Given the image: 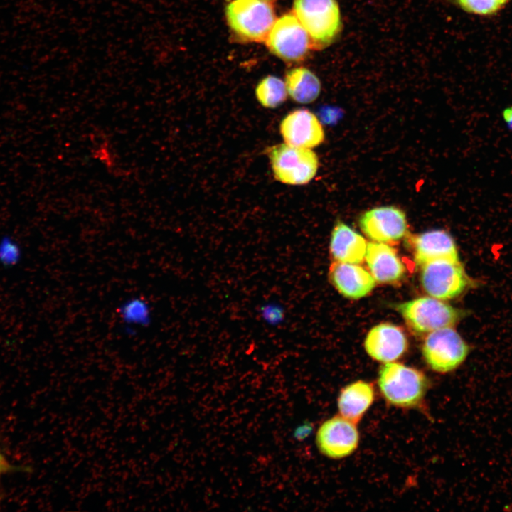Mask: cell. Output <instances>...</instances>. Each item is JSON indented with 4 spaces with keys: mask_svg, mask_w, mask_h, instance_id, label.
Here are the masks:
<instances>
[{
    "mask_svg": "<svg viewBox=\"0 0 512 512\" xmlns=\"http://www.w3.org/2000/svg\"><path fill=\"white\" fill-rule=\"evenodd\" d=\"M378 385L388 403L409 408L421 403L430 383L423 372L393 361L385 363L380 367Z\"/></svg>",
    "mask_w": 512,
    "mask_h": 512,
    "instance_id": "cell-1",
    "label": "cell"
},
{
    "mask_svg": "<svg viewBox=\"0 0 512 512\" xmlns=\"http://www.w3.org/2000/svg\"><path fill=\"white\" fill-rule=\"evenodd\" d=\"M293 11L306 31L312 48L329 46L341 31V14L336 0H294Z\"/></svg>",
    "mask_w": 512,
    "mask_h": 512,
    "instance_id": "cell-2",
    "label": "cell"
},
{
    "mask_svg": "<svg viewBox=\"0 0 512 512\" xmlns=\"http://www.w3.org/2000/svg\"><path fill=\"white\" fill-rule=\"evenodd\" d=\"M225 17L233 34L245 42L265 41L276 21L266 0H232L225 7Z\"/></svg>",
    "mask_w": 512,
    "mask_h": 512,
    "instance_id": "cell-3",
    "label": "cell"
},
{
    "mask_svg": "<svg viewBox=\"0 0 512 512\" xmlns=\"http://www.w3.org/2000/svg\"><path fill=\"white\" fill-rule=\"evenodd\" d=\"M395 308L417 334H429L453 327L466 314L462 310L434 297L417 298L397 304Z\"/></svg>",
    "mask_w": 512,
    "mask_h": 512,
    "instance_id": "cell-4",
    "label": "cell"
},
{
    "mask_svg": "<svg viewBox=\"0 0 512 512\" xmlns=\"http://www.w3.org/2000/svg\"><path fill=\"white\" fill-rule=\"evenodd\" d=\"M271 168L278 181L288 185H304L316 176L319 158L311 149L279 144L267 149Z\"/></svg>",
    "mask_w": 512,
    "mask_h": 512,
    "instance_id": "cell-5",
    "label": "cell"
},
{
    "mask_svg": "<svg viewBox=\"0 0 512 512\" xmlns=\"http://www.w3.org/2000/svg\"><path fill=\"white\" fill-rule=\"evenodd\" d=\"M422 352L432 370L447 373L463 363L469 353V347L453 327H447L429 333Z\"/></svg>",
    "mask_w": 512,
    "mask_h": 512,
    "instance_id": "cell-6",
    "label": "cell"
},
{
    "mask_svg": "<svg viewBox=\"0 0 512 512\" xmlns=\"http://www.w3.org/2000/svg\"><path fill=\"white\" fill-rule=\"evenodd\" d=\"M420 267L422 287L432 297L451 299L474 285L460 261L439 260Z\"/></svg>",
    "mask_w": 512,
    "mask_h": 512,
    "instance_id": "cell-7",
    "label": "cell"
},
{
    "mask_svg": "<svg viewBox=\"0 0 512 512\" xmlns=\"http://www.w3.org/2000/svg\"><path fill=\"white\" fill-rule=\"evenodd\" d=\"M265 42L273 55L286 62L304 60L312 48L306 31L294 13L276 19Z\"/></svg>",
    "mask_w": 512,
    "mask_h": 512,
    "instance_id": "cell-8",
    "label": "cell"
},
{
    "mask_svg": "<svg viewBox=\"0 0 512 512\" xmlns=\"http://www.w3.org/2000/svg\"><path fill=\"white\" fill-rule=\"evenodd\" d=\"M358 224L368 238L378 242H395L407 233L406 215L395 206L375 207L364 212Z\"/></svg>",
    "mask_w": 512,
    "mask_h": 512,
    "instance_id": "cell-9",
    "label": "cell"
},
{
    "mask_svg": "<svg viewBox=\"0 0 512 512\" xmlns=\"http://www.w3.org/2000/svg\"><path fill=\"white\" fill-rule=\"evenodd\" d=\"M316 442L320 452L338 459L351 455L358 447L359 432L356 424L343 416H334L319 427Z\"/></svg>",
    "mask_w": 512,
    "mask_h": 512,
    "instance_id": "cell-10",
    "label": "cell"
},
{
    "mask_svg": "<svg viewBox=\"0 0 512 512\" xmlns=\"http://www.w3.org/2000/svg\"><path fill=\"white\" fill-rule=\"evenodd\" d=\"M279 131L284 143L297 147L312 149L325 139L319 119L304 108L289 112L281 121Z\"/></svg>",
    "mask_w": 512,
    "mask_h": 512,
    "instance_id": "cell-11",
    "label": "cell"
},
{
    "mask_svg": "<svg viewBox=\"0 0 512 512\" xmlns=\"http://www.w3.org/2000/svg\"><path fill=\"white\" fill-rule=\"evenodd\" d=\"M407 239L412 250L415 262L420 267L439 260L459 261L454 240L445 230H432L409 235Z\"/></svg>",
    "mask_w": 512,
    "mask_h": 512,
    "instance_id": "cell-12",
    "label": "cell"
},
{
    "mask_svg": "<svg viewBox=\"0 0 512 512\" xmlns=\"http://www.w3.org/2000/svg\"><path fill=\"white\" fill-rule=\"evenodd\" d=\"M407 337L399 326L382 323L373 327L364 341L367 353L374 360L393 362L402 357L407 349Z\"/></svg>",
    "mask_w": 512,
    "mask_h": 512,
    "instance_id": "cell-13",
    "label": "cell"
},
{
    "mask_svg": "<svg viewBox=\"0 0 512 512\" xmlns=\"http://www.w3.org/2000/svg\"><path fill=\"white\" fill-rule=\"evenodd\" d=\"M328 277L341 294L353 299L368 295L375 286L371 274L358 264L334 261L329 266Z\"/></svg>",
    "mask_w": 512,
    "mask_h": 512,
    "instance_id": "cell-14",
    "label": "cell"
},
{
    "mask_svg": "<svg viewBox=\"0 0 512 512\" xmlns=\"http://www.w3.org/2000/svg\"><path fill=\"white\" fill-rule=\"evenodd\" d=\"M365 259L371 275L379 283H396L405 274V266L396 250L386 243H368Z\"/></svg>",
    "mask_w": 512,
    "mask_h": 512,
    "instance_id": "cell-15",
    "label": "cell"
},
{
    "mask_svg": "<svg viewBox=\"0 0 512 512\" xmlns=\"http://www.w3.org/2000/svg\"><path fill=\"white\" fill-rule=\"evenodd\" d=\"M367 245L362 235L343 221H336L329 243L330 254L334 261L360 264L365 259Z\"/></svg>",
    "mask_w": 512,
    "mask_h": 512,
    "instance_id": "cell-16",
    "label": "cell"
},
{
    "mask_svg": "<svg viewBox=\"0 0 512 512\" xmlns=\"http://www.w3.org/2000/svg\"><path fill=\"white\" fill-rule=\"evenodd\" d=\"M375 390L370 383L358 380L341 390L337 405L341 416L357 424L373 404Z\"/></svg>",
    "mask_w": 512,
    "mask_h": 512,
    "instance_id": "cell-17",
    "label": "cell"
},
{
    "mask_svg": "<svg viewBox=\"0 0 512 512\" xmlns=\"http://www.w3.org/2000/svg\"><path fill=\"white\" fill-rule=\"evenodd\" d=\"M284 82L287 94L297 103H311L317 99L321 92L319 78L304 67H297L287 71Z\"/></svg>",
    "mask_w": 512,
    "mask_h": 512,
    "instance_id": "cell-18",
    "label": "cell"
},
{
    "mask_svg": "<svg viewBox=\"0 0 512 512\" xmlns=\"http://www.w3.org/2000/svg\"><path fill=\"white\" fill-rule=\"evenodd\" d=\"M118 314L124 329L131 331L146 328L152 322V309L149 302L142 297L132 296L122 301L118 306Z\"/></svg>",
    "mask_w": 512,
    "mask_h": 512,
    "instance_id": "cell-19",
    "label": "cell"
},
{
    "mask_svg": "<svg viewBox=\"0 0 512 512\" xmlns=\"http://www.w3.org/2000/svg\"><path fill=\"white\" fill-rule=\"evenodd\" d=\"M285 82L278 77L267 75L257 83L255 96L260 104L265 108H277L287 98Z\"/></svg>",
    "mask_w": 512,
    "mask_h": 512,
    "instance_id": "cell-20",
    "label": "cell"
},
{
    "mask_svg": "<svg viewBox=\"0 0 512 512\" xmlns=\"http://www.w3.org/2000/svg\"><path fill=\"white\" fill-rule=\"evenodd\" d=\"M465 11L479 15H491L499 11L508 0H456Z\"/></svg>",
    "mask_w": 512,
    "mask_h": 512,
    "instance_id": "cell-21",
    "label": "cell"
},
{
    "mask_svg": "<svg viewBox=\"0 0 512 512\" xmlns=\"http://www.w3.org/2000/svg\"><path fill=\"white\" fill-rule=\"evenodd\" d=\"M21 257V248L12 237L6 235L0 238V264L6 267L16 265Z\"/></svg>",
    "mask_w": 512,
    "mask_h": 512,
    "instance_id": "cell-22",
    "label": "cell"
},
{
    "mask_svg": "<svg viewBox=\"0 0 512 512\" xmlns=\"http://www.w3.org/2000/svg\"><path fill=\"white\" fill-rule=\"evenodd\" d=\"M108 142L102 139H97L95 143L93 152L96 159L107 168L111 169L116 166L117 161L112 146Z\"/></svg>",
    "mask_w": 512,
    "mask_h": 512,
    "instance_id": "cell-23",
    "label": "cell"
},
{
    "mask_svg": "<svg viewBox=\"0 0 512 512\" xmlns=\"http://www.w3.org/2000/svg\"><path fill=\"white\" fill-rule=\"evenodd\" d=\"M501 115L507 129L512 131V106L504 108Z\"/></svg>",
    "mask_w": 512,
    "mask_h": 512,
    "instance_id": "cell-24",
    "label": "cell"
},
{
    "mask_svg": "<svg viewBox=\"0 0 512 512\" xmlns=\"http://www.w3.org/2000/svg\"><path fill=\"white\" fill-rule=\"evenodd\" d=\"M7 469V463L3 456L0 454V474L5 471Z\"/></svg>",
    "mask_w": 512,
    "mask_h": 512,
    "instance_id": "cell-25",
    "label": "cell"
}]
</instances>
